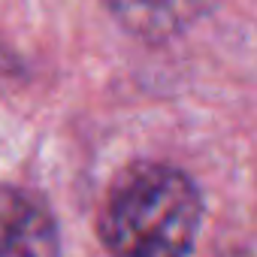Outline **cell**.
Returning <instances> with one entry per match:
<instances>
[{"mask_svg": "<svg viewBox=\"0 0 257 257\" xmlns=\"http://www.w3.org/2000/svg\"><path fill=\"white\" fill-rule=\"evenodd\" d=\"M109 16L143 43H167L206 19L221 0H100Z\"/></svg>", "mask_w": 257, "mask_h": 257, "instance_id": "3957f363", "label": "cell"}, {"mask_svg": "<svg viewBox=\"0 0 257 257\" xmlns=\"http://www.w3.org/2000/svg\"><path fill=\"white\" fill-rule=\"evenodd\" d=\"M22 67H19V61L4 49V46H0V76H16Z\"/></svg>", "mask_w": 257, "mask_h": 257, "instance_id": "277c9868", "label": "cell"}, {"mask_svg": "<svg viewBox=\"0 0 257 257\" xmlns=\"http://www.w3.org/2000/svg\"><path fill=\"white\" fill-rule=\"evenodd\" d=\"M0 257H61L52 212L19 188L0 185Z\"/></svg>", "mask_w": 257, "mask_h": 257, "instance_id": "7a4b0ae2", "label": "cell"}, {"mask_svg": "<svg viewBox=\"0 0 257 257\" xmlns=\"http://www.w3.org/2000/svg\"><path fill=\"white\" fill-rule=\"evenodd\" d=\"M233 257H257V233H254V236H248V239L233 251Z\"/></svg>", "mask_w": 257, "mask_h": 257, "instance_id": "5b68a950", "label": "cell"}, {"mask_svg": "<svg viewBox=\"0 0 257 257\" xmlns=\"http://www.w3.org/2000/svg\"><path fill=\"white\" fill-rule=\"evenodd\" d=\"M203 221L197 185L167 164H134L109 188L100 239L112 257H191Z\"/></svg>", "mask_w": 257, "mask_h": 257, "instance_id": "6da1fadb", "label": "cell"}]
</instances>
